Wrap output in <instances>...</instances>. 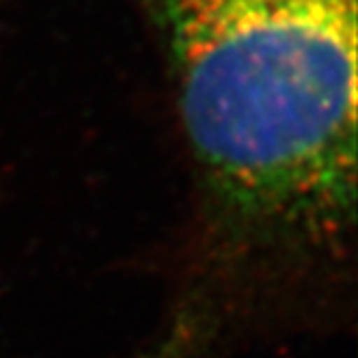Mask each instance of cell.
<instances>
[{"label":"cell","instance_id":"1","mask_svg":"<svg viewBox=\"0 0 358 358\" xmlns=\"http://www.w3.org/2000/svg\"><path fill=\"white\" fill-rule=\"evenodd\" d=\"M182 123L231 248L337 257L356 222V0H162Z\"/></svg>","mask_w":358,"mask_h":358}]
</instances>
